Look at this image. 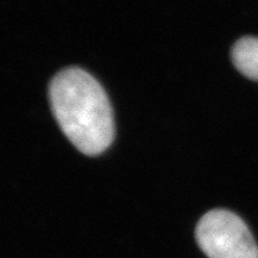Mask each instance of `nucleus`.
Instances as JSON below:
<instances>
[{"label": "nucleus", "instance_id": "1", "mask_svg": "<svg viewBox=\"0 0 258 258\" xmlns=\"http://www.w3.org/2000/svg\"><path fill=\"white\" fill-rule=\"evenodd\" d=\"M61 131L80 152L98 156L114 140V116L103 88L91 74L72 67L57 73L49 88Z\"/></svg>", "mask_w": 258, "mask_h": 258}, {"label": "nucleus", "instance_id": "2", "mask_svg": "<svg viewBox=\"0 0 258 258\" xmlns=\"http://www.w3.org/2000/svg\"><path fill=\"white\" fill-rule=\"evenodd\" d=\"M196 240L209 258H258V246L247 226L226 209L203 215L196 227Z\"/></svg>", "mask_w": 258, "mask_h": 258}, {"label": "nucleus", "instance_id": "3", "mask_svg": "<svg viewBox=\"0 0 258 258\" xmlns=\"http://www.w3.org/2000/svg\"><path fill=\"white\" fill-rule=\"evenodd\" d=\"M235 69L251 80L258 82V37H243L232 48Z\"/></svg>", "mask_w": 258, "mask_h": 258}]
</instances>
